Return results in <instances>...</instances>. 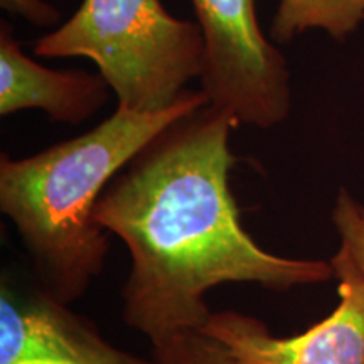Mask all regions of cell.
Instances as JSON below:
<instances>
[{
  "instance_id": "cell-9",
  "label": "cell",
  "mask_w": 364,
  "mask_h": 364,
  "mask_svg": "<svg viewBox=\"0 0 364 364\" xmlns=\"http://www.w3.org/2000/svg\"><path fill=\"white\" fill-rule=\"evenodd\" d=\"M152 358L161 364H240L203 331L182 332L152 344Z\"/></svg>"
},
{
  "instance_id": "cell-10",
  "label": "cell",
  "mask_w": 364,
  "mask_h": 364,
  "mask_svg": "<svg viewBox=\"0 0 364 364\" xmlns=\"http://www.w3.org/2000/svg\"><path fill=\"white\" fill-rule=\"evenodd\" d=\"M331 220L341 236L339 248L349 255L364 277V204L343 188L336 198Z\"/></svg>"
},
{
  "instance_id": "cell-2",
  "label": "cell",
  "mask_w": 364,
  "mask_h": 364,
  "mask_svg": "<svg viewBox=\"0 0 364 364\" xmlns=\"http://www.w3.org/2000/svg\"><path fill=\"white\" fill-rule=\"evenodd\" d=\"M186 91L169 110L117 107L86 134L31 157H0V211L16 226L44 292L65 304L83 297L102 275L110 241L97 221L105 189L159 134L208 105Z\"/></svg>"
},
{
  "instance_id": "cell-1",
  "label": "cell",
  "mask_w": 364,
  "mask_h": 364,
  "mask_svg": "<svg viewBox=\"0 0 364 364\" xmlns=\"http://www.w3.org/2000/svg\"><path fill=\"white\" fill-rule=\"evenodd\" d=\"M238 125L211 103L182 117L118 172L97 206V221L132 258L125 324L152 344L203 331L213 314L206 294L218 285L289 290L334 277L331 262L273 255L241 225L230 188Z\"/></svg>"
},
{
  "instance_id": "cell-7",
  "label": "cell",
  "mask_w": 364,
  "mask_h": 364,
  "mask_svg": "<svg viewBox=\"0 0 364 364\" xmlns=\"http://www.w3.org/2000/svg\"><path fill=\"white\" fill-rule=\"evenodd\" d=\"M103 76L83 70H51L22 51L11 24H0V115L41 110L51 120L78 125L110 100Z\"/></svg>"
},
{
  "instance_id": "cell-4",
  "label": "cell",
  "mask_w": 364,
  "mask_h": 364,
  "mask_svg": "<svg viewBox=\"0 0 364 364\" xmlns=\"http://www.w3.org/2000/svg\"><path fill=\"white\" fill-rule=\"evenodd\" d=\"M206 46L201 90L236 120L272 129L292 110L287 59L263 34L257 0H191Z\"/></svg>"
},
{
  "instance_id": "cell-5",
  "label": "cell",
  "mask_w": 364,
  "mask_h": 364,
  "mask_svg": "<svg viewBox=\"0 0 364 364\" xmlns=\"http://www.w3.org/2000/svg\"><path fill=\"white\" fill-rule=\"evenodd\" d=\"M339 306L297 336H273L260 318L213 312L203 332L240 364H364V277L344 250L331 258Z\"/></svg>"
},
{
  "instance_id": "cell-8",
  "label": "cell",
  "mask_w": 364,
  "mask_h": 364,
  "mask_svg": "<svg viewBox=\"0 0 364 364\" xmlns=\"http://www.w3.org/2000/svg\"><path fill=\"white\" fill-rule=\"evenodd\" d=\"M364 22V0H279L270 39L287 44L309 31L346 41Z\"/></svg>"
},
{
  "instance_id": "cell-3",
  "label": "cell",
  "mask_w": 364,
  "mask_h": 364,
  "mask_svg": "<svg viewBox=\"0 0 364 364\" xmlns=\"http://www.w3.org/2000/svg\"><path fill=\"white\" fill-rule=\"evenodd\" d=\"M34 54L90 59L117 107L144 113L174 107L206 68L201 27L171 16L161 0H81L70 19L36 43Z\"/></svg>"
},
{
  "instance_id": "cell-6",
  "label": "cell",
  "mask_w": 364,
  "mask_h": 364,
  "mask_svg": "<svg viewBox=\"0 0 364 364\" xmlns=\"http://www.w3.org/2000/svg\"><path fill=\"white\" fill-rule=\"evenodd\" d=\"M0 364H161L115 348L93 321L38 284L0 287Z\"/></svg>"
},
{
  "instance_id": "cell-11",
  "label": "cell",
  "mask_w": 364,
  "mask_h": 364,
  "mask_svg": "<svg viewBox=\"0 0 364 364\" xmlns=\"http://www.w3.org/2000/svg\"><path fill=\"white\" fill-rule=\"evenodd\" d=\"M0 6L4 11L17 14L39 27L56 26L59 21L58 9L44 0H0Z\"/></svg>"
}]
</instances>
